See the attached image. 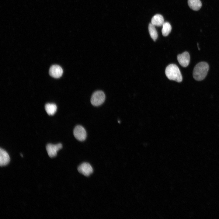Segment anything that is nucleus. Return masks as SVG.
<instances>
[{
  "label": "nucleus",
  "instance_id": "obj_8",
  "mask_svg": "<svg viewBox=\"0 0 219 219\" xmlns=\"http://www.w3.org/2000/svg\"><path fill=\"white\" fill-rule=\"evenodd\" d=\"M63 70L62 68L59 65H54L51 66L50 68L49 74L52 77L56 78L60 77L62 75Z\"/></svg>",
  "mask_w": 219,
  "mask_h": 219
},
{
  "label": "nucleus",
  "instance_id": "obj_15",
  "mask_svg": "<svg viewBox=\"0 0 219 219\" xmlns=\"http://www.w3.org/2000/svg\"><path fill=\"white\" fill-rule=\"evenodd\" d=\"M20 155L21 156V157H23V155H22V153H21V154H20Z\"/></svg>",
  "mask_w": 219,
  "mask_h": 219
},
{
  "label": "nucleus",
  "instance_id": "obj_14",
  "mask_svg": "<svg viewBox=\"0 0 219 219\" xmlns=\"http://www.w3.org/2000/svg\"><path fill=\"white\" fill-rule=\"evenodd\" d=\"M162 32L164 36H167L171 32L172 27L170 24L168 22H164L162 25Z\"/></svg>",
  "mask_w": 219,
  "mask_h": 219
},
{
  "label": "nucleus",
  "instance_id": "obj_4",
  "mask_svg": "<svg viewBox=\"0 0 219 219\" xmlns=\"http://www.w3.org/2000/svg\"><path fill=\"white\" fill-rule=\"evenodd\" d=\"M73 134L75 137L78 141H83L87 137V133L85 128L80 125L76 126L74 129Z\"/></svg>",
  "mask_w": 219,
  "mask_h": 219
},
{
  "label": "nucleus",
  "instance_id": "obj_9",
  "mask_svg": "<svg viewBox=\"0 0 219 219\" xmlns=\"http://www.w3.org/2000/svg\"><path fill=\"white\" fill-rule=\"evenodd\" d=\"M10 161V158L8 153L3 149H0V165L6 166Z\"/></svg>",
  "mask_w": 219,
  "mask_h": 219
},
{
  "label": "nucleus",
  "instance_id": "obj_1",
  "mask_svg": "<svg viewBox=\"0 0 219 219\" xmlns=\"http://www.w3.org/2000/svg\"><path fill=\"white\" fill-rule=\"evenodd\" d=\"M209 69L208 64L205 62L198 63L194 68L193 76L196 80L200 81L204 79L206 76Z\"/></svg>",
  "mask_w": 219,
  "mask_h": 219
},
{
  "label": "nucleus",
  "instance_id": "obj_6",
  "mask_svg": "<svg viewBox=\"0 0 219 219\" xmlns=\"http://www.w3.org/2000/svg\"><path fill=\"white\" fill-rule=\"evenodd\" d=\"M78 170L80 173L86 176H89L93 172V169L91 165L87 162H84L81 164L78 167Z\"/></svg>",
  "mask_w": 219,
  "mask_h": 219
},
{
  "label": "nucleus",
  "instance_id": "obj_3",
  "mask_svg": "<svg viewBox=\"0 0 219 219\" xmlns=\"http://www.w3.org/2000/svg\"><path fill=\"white\" fill-rule=\"evenodd\" d=\"M105 99V96L104 92L100 90L97 91L92 95L91 103L94 106H99L104 102Z\"/></svg>",
  "mask_w": 219,
  "mask_h": 219
},
{
  "label": "nucleus",
  "instance_id": "obj_2",
  "mask_svg": "<svg viewBox=\"0 0 219 219\" xmlns=\"http://www.w3.org/2000/svg\"><path fill=\"white\" fill-rule=\"evenodd\" d=\"M165 74L167 77L170 80L180 82L182 81V78L180 71L176 64L169 65L165 70Z\"/></svg>",
  "mask_w": 219,
  "mask_h": 219
},
{
  "label": "nucleus",
  "instance_id": "obj_13",
  "mask_svg": "<svg viewBox=\"0 0 219 219\" xmlns=\"http://www.w3.org/2000/svg\"><path fill=\"white\" fill-rule=\"evenodd\" d=\"M148 30L151 37L154 41H155L158 38V33L155 26L151 23H149V25Z\"/></svg>",
  "mask_w": 219,
  "mask_h": 219
},
{
  "label": "nucleus",
  "instance_id": "obj_5",
  "mask_svg": "<svg viewBox=\"0 0 219 219\" xmlns=\"http://www.w3.org/2000/svg\"><path fill=\"white\" fill-rule=\"evenodd\" d=\"M62 148V145L59 143L56 144H49L46 147V149L48 154L50 158L56 156L57 151Z\"/></svg>",
  "mask_w": 219,
  "mask_h": 219
},
{
  "label": "nucleus",
  "instance_id": "obj_12",
  "mask_svg": "<svg viewBox=\"0 0 219 219\" xmlns=\"http://www.w3.org/2000/svg\"><path fill=\"white\" fill-rule=\"evenodd\" d=\"M45 108L47 113L49 115H53L56 112L57 106L55 104L48 103L45 105Z\"/></svg>",
  "mask_w": 219,
  "mask_h": 219
},
{
  "label": "nucleus",
  "instance_id": "obj_11",
  "mask_svg": "<svg viewBox=\"0 0 219 219\" xmlns=\"http://www.w3.org/2000/svg\"><path fill=\"white\" fill-rule=\"evenodd\" d=\"M189 8L194 11H198L201 7L202 3L200 0H188Z\"/></svg>",
  "mask_w": 219,
  "mask_h": 219
},
{
  "label": "nucleus",
  "instance_id": "obj_7",
  "mask_svg": "<svg viewBox=\"0 0 219 219\" xmlns=\"http://www.w3.org/2000/svg\"><path fill=\"white\" fill-rule=\"evenodd\" d=\"M177 60L180 64L183 67L187 66L190 62V57L189 53L185 51L179 54L177 57Z\"/></svg>",
  "mask_w": 219,
  "mask_h": 219
},
{
  "label": "nucleus",
  "instance_id": "obj_10",
  "mask_svg": "<svg viewBox=\"0 0 219 219\" xmlns=\"http://www.w3.org/2000/svg\"><path fill=\"white\" fill-rule=\"evenodd\" d=\"M164 23L163 16L159 14L154 15L151 19V23L155 26H162Z\"/></svg>",
  "mask_w": 219,
  "mask_h": 219
}]
</instances>
